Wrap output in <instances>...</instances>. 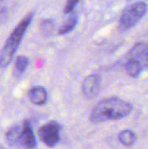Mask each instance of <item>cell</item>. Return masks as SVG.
<instances>
[{
	"label": "cell",
	"instance_id": "cell-1",
	"mask_svg": "<svg viewBox=\"0 0 148 149\" xmlns=\"http://www.w3.org/2000/svg\"><path fill=\"white\" fill-rule=\"evenodd\" d=\"M132 111L131 103L117 97H111L102 100L94 107L90 120L93 123L119 120L128 116Z\"/></svg>",
	"mask_w": 148,
	"mask_h": 149
},
{
	"label": "cell",
	"instance_id": "cell-2",
	"mask_svg": "<svg viewBox=\"0 0 148 149\" xmlns=\"http://www.w3.org/2000/svg\"><path fill=\"white\" fill-rule=\"evenodd\" d=\"M34 17L33 12L28 13L16 26L10 37L7 38L3 49L0 52V66L4 68L11 62L27 29Z\"/></svg>",
	"mask_w": 148,
	"mask_h": 149
},
{
	"label": "cell",
	"instance_id": "cell-3",
	"mask_svg": "<svg viewBox=\"0 0 148 149\" xmlns=\"http://www.w3.org/2000/svg\"><path fill=\"white\" fill-rule=\"evenodd\" d=\"M147 10V5L145 2H137L126 8L120 18V29L125 31L133 28L146 15Z\"/></svg>",
	"mask_w": 148,
	"mask_h": 149
},
{
	"label": "cell",
	"instance_id": "cell-4",
	"mask_svg": "<svg viewBox=\"0 0 148 149\" xmlns=\"http://www.w3.org/2000/svg\"><path fill=\"white\" fill-rule=\"evenodd\" d=\"M62 126L55 120L47 122L38 129V135L42 142L48 148L56 147L60 141Z\"/></svg>",
	"mask_w": 148,
	"mask_h": 149
},
{
	"label": "cell",
	"instance_id": "cell-5",
	"mask_svg": "<svg viewBox=\"0 0 148 149\" xmlns=\"http://www.w3.org/2000/svg\"><path fill=\"white\" fill-rule=\"evenodd\" d=\"M101 78L99 74L93 73L88 75L83 81L82 93L84 96L88 100L96 98L100 91Z\"/></svg>",
	"mask_w": 148,
	"mask_h": 149
},
{
	"label": "cell",
	"instance_id": "cell-6",
	"mask_svg": "<svg viewBox=\"0 0 148 149\" xmlns=\"http://www.w3.org/2000/svg\"><path fill=\"white\" fill-rule=\"evenodd\" d=\"M25 148L33 149L37 147V140L35 137L34 131L31 125V122L27 120L22 123L21 132V146Z\"/></svg>",
	"mask_w": 148,
	"mask_h": 149
},
{
	"label": "cell",
	"instance_id": "cell-7",
	"mask_svg": "<svg viewBox=\"0 0 148 149\" xmlns=\"http://www.w3.org/2000/svg\"><path fill=\"white\" fill-rule=\"evenodd\" d=\"M129 58H134L140 62L143 69L148 68V42L140 43L135 45L129 53Z\"/></svg>",
	"mask_w": 148,
	"mask_h": 149
},
{
	"label": "cell",
	"instance_id": "cell-8",
	"mask_svg": "<svg viewBox=\"0 0 148 149\" xmlns=\"http://www.w3.org/2000/svg\"><path fill=\"white\" fill-rule=\"evenodd\" d=\"M28 97L30 101L36 106H44L48 100L47 92L43 86H34L31 88Z\"/></svg>",
	"mask_w": 148,
	"mask_h": 149
},
{
	"label": "cell",
	"instance_id": "cell-9",
	"mask_svg": "<svg viewBox=\"0 0 148 149\" xmlns=\"http://www.w3.org/2000/svg\"><path fill=\"white\" fill-rule=\"evenodd\" d=\"M22 124H16L10 127L5 134V141L10 147L21 146Z\"/></svg>",
	"mask_w": 148,
	"mask_h": 149
},
{
	"label": "cell",
	"instance_id": "cell-10",
	"mask_svg": "<svg viewBox=\"0 0 148 149\" xmlns=\"http://www.w3.org/2000/svg\"><path fill=\"white\" fill-rule=\"evenodd\" d=\"M118 139H119V141L122 145H124L125 147L130 148L135 143L137 137H136V134L132 130L126 129V130L121 131L119 134Z\"/></svg>",
	"mask_w": 148,
	"mask_h": 149
},
{
	"label": "cell",
	"instance_id": "cell-11",
	"mask_svg": "<svg viewBox=\"0 0 148 149\" xmlns=\"http://www.w3.org/2000/svg\"><path fill=\"white\" fill-rule=\"evenodd\" d=\"M79 21V17L76 13H71L70 17L67 18V20L61 25V27L58 30V33L60 35H65L72 31L77 25Z\"/></svg>",
	"mask_w": 148,
	"mask_h": 149
},
{
	"label": "cell",
	"instance_id": "cell-12",
	"mask_svg": "<svg viewBox=\"0 0 148 149\" xmlns=\"http://www.w3.org/2000/svg\"><path fill=\"white\" fill-rule=\"evenodd\" d=\"M143 68L139 61L134 58H128L126 63V71L129 76L133 78H137L142 72Z\"/></svg>",
	"mask_w": 148,
	"mask_h": 149
},
{
	"label": "cell",
	"instance_id": "cell-13",
	"mask_svg": "<svg viewBox=\"0 0 148 149\" xmlns=\"http://www.w3.org/2000/svg\"><path fill=\"white\" fill-rule=\"evenodd\" d=\"M29 65V58L26 56L20 55L17 57L14 64V72L16 76L22 75Z\"/></svg>",
	"mask_w": 148,
	"mask_h": 149
},
{
	"label": "cell",
	"instance_id": "cell-14",
	"mask_svg": "<svg viewBox=\"0 0 148 149\" xmlns=\"http://www.w3.org/2000/svg\"><path fill=\"white\" fill-rule=\"evenodd\" d=\"M40 31L44 36H50L54 30V22L51 19H44L39 25Z\"/></svg>",
	"mask_w": 148,
	"mask_h": 149
},
{
	"label": "cell",
	"instance_id": "cell-15",
	"mask_svg": "<svg viewBox=\"0 0 148 149\" xmlns=\"http://www.w3.org/2000/svg\"><path fill=\"white\" fill-rule=\"evenodd\" d=\"M79 2V0H67L65 5V9H64L65 13H72V11L74 10Z\"/></svg>",
	"mask_w": 148,
	"mask_h": 149
},
{
	"label": "cell",
	"instance_id": "cell-16",
	"mask_svg": "<svg viewBox=\"0 0 148 149\" xmlns=\"http://www.w3.org/2000/svg\"><path fill=\"white\" fill-rule=\"evenodd\" d=\"M7 15H8V11L5 7L0 9V21H4V19L7 17Z\"/></svg>",
	"mask_w": 148,
	"mask_h": 149
},
{
	"label": "cell",
	"instance_id": "cell-17",
	"mask_svg": "<svg viewBox=\"0 0 148 149\" xmlns=\"http://www.w3.org/2000/svg\"><path fill=\"white\" fill-rule=\"evenodd\" d=\"M0 149H5L3 147H2V146H0Z\"/></svg>",
	"mask_w": 148,
	"mask_h": 149
},
{
	"label": "cell",
	"instance_id": "cell-18",
	"mask_svg": "<svg viewBox=\"0 0 148 149\" xmlns=\"http://www.w3.org/2000/svg\"><path fill=\"white\" fill-rule=\"evenodd\" d=\"M0 1H3V0H0Z\"/></svg>",
	"mask_w": 148,
	"mask_h": 149
}]
</instances>
